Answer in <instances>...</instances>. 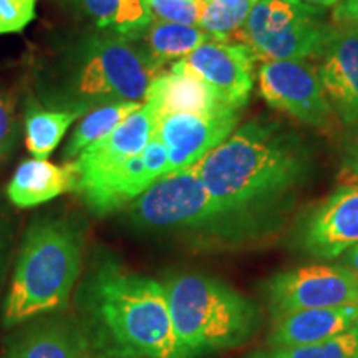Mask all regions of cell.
<instances>
[{"instance_id": "1", "label": "cell", "mask_w": 358, "mask_h": 358, "mask_svg": "<svg viewBox=\"0 0 358 358\" xmlns=\"http://www.w3.org/2000/svg\"><path fill=\"white\" fill-rule=\"evenodd\" d=\"M82 303L90 340L116 358H185L164 287L150 277L103 262L85 280Z\"/></svg>"}, {"instance_id": "2", "label": "cell", "mask_w": 358, "mask_h": 358, "mask_svg": "<svg viewBox=\"0 0 358 358\" xmlns=\"http://www.w3.org/2000/svg\"><path fill=\"white\" fill-rule=\"evenodd\" d=\"M209 194L227 213H243L279 198L302 181V141L277 123L250 122L192 164Z\"/></svg>"}, {"instance_id": "3", "label": "cell", "mask_w": 358, "mask_h": 358, "mask_svg": "<svg viewBox=\"0 0 358 358\" xmlns=\"http://www.w3.org/2000/svg\"><path fill=\"white\" fill-rule=\"evenodd\" d=\"M159 70L131 40L115 34L80 40L57 64L45 92L58 110L83 115L116 101L146 100Z\"/></svg>"}, {"instance_id": "4", "label": "cell", "mask_w": 358, "mask_h": 358, "mask_svg": "<svg viewBox=\"0 0 358 358\" xmlns=\"http://www.w3.org/2000/svg\"><path fill=\"white\" fill-rule=\"evenodd\" d=\"M82 267V234L65 219H40L27 231L3 306V325L57 310Z\"/></svg>"}, {"instance_id": "5", "label": "cell", "mask_w": 358, "mask_h": 358, "mask_svg": "<svg viewBox=\"0 0 358 358\" xmlns=\"http://www.w3.org/2000/svg\"><path fill=\"white\" fill-rule=\"evenodd\" d=\"M163 287L185 358L234 348L256 332L257 307L221 280L204 274H179Z\"/></svg>"}, {"instance_id": "6", "label": "cell", "mask_w": 358, "mask_h": 358, "mask_svg": "<svg viewBox=\"0 0 358 358\" xmlns=\"http://www.w3.org/2000/svg\"><path fill=\"white\" fill-rule=\"evenodd\" d=\"M319 7L302 0H256L243 29V42L264 62L306 60L322 53L330 29Z\"/></svg>"}, {"instance_id": "7", "label": "cell", "mask_w": 358, "mask_h": 358, "mask_svg": "<svg viewBox=\"0 0 358 358\" xmlns=\"http://www.w3.org/2000/svg\"><path fill=\"white\" fill-rule=\"evenodd\" d=\"M229 216L209 194L194 168L159 178L134 199L129 217L143 229H186Z\"/></svg>"}, {"instance_id": "8", "label": "cell", "mask_w": 358, "mask_h": 358, "mask_svg": "<svg viewBox=\"0 0 358 358\" xmlns=\"http://www.w3.org/2000/svg\"><path fill=\"white\" fill-rule=\"evenodd\" d=\"M267 297L275 315L301 308L358 306V275L343 266H306L268 279Z\"/></svg>"}, {"instance_id": "9", "label": "cell", "mask_w": 358, "mask_h": 358, "mask_svg": "<svg viewBox=\"0 0 358 358\" xmlns=\"http://www.w3.org/2000/svg\"><path fill=\"white\" fill-rule=\"evenodd\" d=\"M259 90L272 108L294 116L310 127H327L332 106L320 77L306 60L264 62L259 70Z\"/></svg>"}, {"instance_id": "10", "label": "cell", "mask_w": 358, "mask_h": 358, "mask_svg": "<svg viewBox=\"0 0 358 358\" xmlns=\"http://www.w3.org/2000/svg\"><path fill=\"white\" fill-rule=\"evenodd\" d=\"M168 173L166 146L155 133L140 155L82 182L75 192L83 196L93 213L103 216L131 203Z\"/></svg>"}, {"instance_id": "11", "label": "cell", "mask_w": 358, "mask_h": 358, "mask_svg": "<svg viewBox=\"0 0 358 358\" xmlns=\"http://www.w3.org/2000/svg\"><path fill=\"white\" fill-rule=\"evenodd\" d=\"M256 53L248 43L209 38L181 58L232 110L243 108L252 90Z\"/></svg>"}, {"instance_id": "12", "label": "cell", "mask_w": 358, "mask_h": 358, "mask_svg": "<svg viewBox=\"0 0 358 358\" xmlns=\"http://www.w3.org/2000/svg\"><path fill=\"white\" fill-rule=\"evenodd\" d=\"M239 122L237 111L214 115H166L158 122L156 134L168 151L169 173L191 168L221 145ZM168 173V174H169Z\"/></svg>"}, {"instance_id": "13", "label": "cell", "mask_w": 358, "mask_h": 358, "mask_svg": "<svg viewBox=\"0 0 358 358\" xmlns=\"http://www.w3.org/2000/svg\"><path fill=\"white\" fill-rule=\"evenodd\" d=\"M358 244V185L340 187L308 216L302 245L308 256L335 259Z\"/></svg>"}, {"instance_id": "14", "label": "cell", "mask_w": 358, "mask_h": 358, "mask_svg": "<svg viewBox=\"0 0 358 358\" xmlns=\"http://www.w3.org/2000/svg\"><path fill=\"white\" fill-rule=\"evenodd\" d=\"M319 77L332 108L342 122H358V30H330L322 48Z\"/></svg>"}, {"instance_id": "15", "label": "cell", "mask_w": 358, "mask_h": 358, "mask_svg": "<svg viewBox=\"0 0 358 358\" xmlns=\"http://www.w3.org/2000/svg\"><path fill=\"white\" fill-rule=\"evenodd\" d=\"M145 105L150 106L156 120L166 115H214L232 110L221 100L204 80L192 71L182 60L174 62L171 69L163 71L148 88Z\"/></svg>"}, {"instance_id": "16", "label": "cell", "mask_w": 358, "mask_h": 358, "mask_svg": "<svg viewBox=\"0 0 358 358\" xmlns=\"http://www.w3.org/2000/svg\"><path fill=\"white\" fill-rule=\"evenodd\" d=\"M158 120L150 106L143 103L140 110L128 116L108 136L85 148L73 161L78 174V185L100 176L101 173L118 166L124 161L140 155L156 133Z\"/></svg>"}, {"instance_id": "17", "label": "cell", "mask_w": 358, "mask_h": 358, "mask_svg": "<svg viewBox=\"0 0 358 358\" xmlns=\"http://www.w3.org/2000/svg\"><path fill=\"white\" fill-rule=\"evenodd\" d=\"M358 306L335 308H301L275 315L268 347L287 348L325 342L353 329Z\"/></svg>"}, {"instance_id": "18", "label": "cell", "mask_w": 358, "mask_h": 358, "mask_svg": "<svg viewBox=\"0 0 358 358\" xmlns=\"http://www.w3.org/2000/svg\"><path fill=\"white\" fill-rule=\"evenodd\" d=\"M78 174L73 161L65 166L48 163L47 159H27L17 168L7 186V196L19 208L48 203L64 192L77 191Z\"/></svg>"}, {"instance_id": "19", "label": "cell", "mask_w": 358, "mask_h": 358, "mask_svg": "<svg viewBox=\"0 0 358 358\" xmlns=\"http://www.w3.org/2000/svg\"><path fill=\"white\" fill-rule=\"evenodd\" d=\"M88 343L69 322H43L13 335L2 358H87Z\"/></svg>"}, {"instance_id": "20", "label": "cell", "mask_w": 358, "mask_h": 358, "mask_svg": "<svg viewBox=\"0 0 358 358\" xmlns=\"http://www.w3.org/2000/svg\"><path fill=\"white\" fill-rule=\"evenodd\" d=\"M209 38L213 37L201 27L153 19L140 34L128 40H131L159 70L164 64L187 57Z\"/></svg>"}, {"instance_id": "21", "label": "cell", "mask_w": 358, "mask_h": 358, "mask_svg": "<svg viewBox=\"0 0 358 358\" xmlns=\"http://www.w3.org/2000/svg\"><path fill=\"white\" fill-rule=\"evenodd\" d=\"M82 3L100 29L113 30L124 38L140 34L155 19L148 0H82Z\"/></svg>"}, {"instance_id": "22", "label": "cell", "mask_w": 358, "mask_h": 358, "mask_svg": "<svg viewBox=\"0 0 358 358\" xmlns=\"http://www.w3.org/2000/svg\"><path fill=\"white\" fill-rule=\"evenodd\" d=\"M141 106L143 103L136 101H116L96 106V108L88 111L71 134L69 145L64 151V158H77L85 148L108 136L113 129L118 128L129 115L140 110Z\"/></svg>"}, {"instance_id": "23", "label": "cell", "mask_w": 358, "mask_h": 358, "mask_svg": "<svg viewBox=\"0 0 358 358\" xmlns=\"http://www.w3.org/2000/svg\"><path fill=\"white\" fill-rule=\"evenodd\" d=\"M78 116L66 110H30L25 120V141L34 158L47 159Z\"/></svg>"}, {"instance_id": "24", "label": "cell", "mask_w": 358, "mask_h": 358, "mask_svg": "<svg viewBox=\"0 0 358 358\" xmlns=\"http://www.w3.org/2000/svg\"><path fill=\"white\" fill-rule=\"evenodd\" d=\"M256 0H211L206 7L199 27L213 38L227 42L243 32L245 20Z\"/></svg>"}, {"instance_id": "25", "label": "cell", "mask_w": 358, "mask_h": 358, "mask_svg": "<svg viewBox=\"0 0 358 358\" xmlns=\"http://www.w3.org/2000/svg\"><path fill=\"white\" fill-rule=\"evenodd\" d=\"M248 358H358V335L353 329L312 345L268 348L254 352Z\"/></svg>"}, {"instance_id": "26", "label": "cell", "mask_w": 358, "mask_h": 358, "mask_svg": "<svg viewBox=\"0 0 358 358\" xmlns=\"http://www.w3.org/2000/svg\"><path fill=\"white\" fill-rule=\"evenodd\" d=\"M155 19L199 27L208 3L201 0H148Z\"/></svg>"}, {"instance_id": "27", "label": "cell", "mask_w": 358, "mask_h": 358, "mask_svg": "<svg viewBox=\"0 0 358 358\" xmlns=\"http://www.w3.org/2000/svg\"><path fill=\"white\" fill-rule=\"evenodd\" d=\"M37 0H0V35L22 32L35 17Z\"/></svg>"}, {"instance_id": "28", "label": "cell", "mask_w": 358, "mask_h": 358, "mask_svg": "<svg viewBox=\"0 0 358 358\" xmlns=\"http://www.w3.org/2000/svg\"><path fill=\"white\" fill-rule=\"evenodd\" d=\"M13 134V106L7 96L0 95V159L12 146Z\"/></svg>"}, {"instance_id": "29", "label": "cell", "mask_w": 358, "mask_h": 358, "mask_svg": "<svg viewBox=\"0 0 358 358\" xmlns=\"http://www.w3.org/2000/svg\"><path fill=\"white\" fill-rule=\"evenodd\" d=\"M335 20L342 27H350L358 30V0H340Z\"/></svg>"}, {"instance_id": "30", "label": "cell", "mask_w": 358, "mask_h": 358, "mask_svg": "<svg viewBox=\"0 0 358 358\" xmlns=\"http://www.w3.org/2000/svg\"><path fill=\"white\" fill-rule=\"evenodd\" d=\"M340 178L345 182V186L358 185V141L348 150L345 159H343V168Z\"/></svg>"}, {"instance_id": "31", "label": "cell", "mask_w": 358, "mask_h": 358, "mask_svg": "<svg viewBox=\"0 0 358 358\" xmlns=\"http://www.w3.org/2000/svg\"><path fill=\"white\" fill-rule=\"evenodd\" d=\"M342 264H343V267H347L348 271H352L353 274L358 275V244L347 250L345 256H343Z\"/></svg>"}, {"instance_id": "32", "label": "cell", "mask_w": 358, "mask_h": 358, "mask_svg": "<svg viewBox=\"0 0 358 358\" xmlns=\"http://www.w3.org/2000/svg\"><path fill=\"white\" fill-rule=\"evenodd\" d=\"M302 2L310 3V6H315V7H332V6H337L340 0H302Z\"/></svg>"}, {"instance_id": "33", "label": "cell", "mask_w": 358, "mask_h": 358, "mask_svg": "<svg viewBox=\"0 0 358 358\" xmlns=\"http://www.w3.org/2000/svg\"><path fill=\"white\" fill-rule=\"evenodd\" d=\"M353 332H355V334L358 335V319H357V322H355V325H353Z\"/></svg>"}, {"instance_id": "34", "label": "cell", "mask_w": 358, "mask_h": 358, "mask_svg": "<svg viewBox=\"0 0 358 358\" xmlns=\"http://www.w3.org/2000/svg\"><path fill=\"white\" fill-rule=\"evenodd\" d=\"M201 2H206V3H209V2H211V0H201Z\"/></svg>"}]
</instances>
